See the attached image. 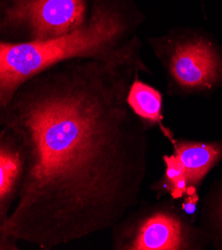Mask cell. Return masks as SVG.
<instances>
[{
  "label": "cell",
  "instance_id": "cell-8",
  "mask_svg": "<svg viewBox=\"0 0 222 250\" xmlns=\"http://www.w3.org/2000/svg\"><path fill=\"white\" fill-rule=\"evenodd\" d=\"M162 94L158 89L142 82L140 77L135 79L128 94V103L134 113L152 128L159 126L169 140L174 135L162 124Z\"/></svg>",
  "mask_w": 222,
  "mask_h": 250
},
{
  "label": "cell",
  "instance_id": "cell-9",
  "mask_svg": "<svg viewBox=\"0 0 222 250\" xmlns=\"http://www.w3.org/2000/svg\"><path fill=\"white\" fill-rule=\"evenodd\" d=\"M200 227L209 237V247L222 250V172L202 198Z\"/></svg>",
  "mask_w": 222,
  "mask_h": 250
},
{
  "label": "cell",
  "instance_id": "cell-6",
  "mask_svg": "<svg viewBox=\"0 0 222 250\" xmlns=\"http://www.w3.org/2000/svg\"><path fill=\"white\" fill-rule=\"evenodd\" d=\"M168 141L172 146L170 156L186 181L187 194H196L207 174L222 162V140L201 142L172 137Z\"/></svg>",
  "mask_w": 222,
  "mask_h": 250
},
{
  "label": "cell",
  "instance_id": "cell-7",
  "mask_svg": "<svg viewBox=\"0 0 222 250\" xmlns=\"http://www.w3.org/2000/svg\"><path fill=\"white\" fill-rule=\"evenodd\" d=\"M24 161L13 138L0 130V224L7 218L18 196Z\"/></svg>",
  "mask_w": 222,
  "mask_h": 250
},
{
  "label": "cell",
  "instance_id": "cell-4",
  "mask_svg": "<svg viewBox=\"0 0 222 250\" xmlns=\"http://www.w3.org/2000/svg\"><path fill=\"white\" fill-rule=\"evenodd\" d=\"M117 250H204L209 237L175 198L140 203L112 229Z\"/></svg>",
  "mask_w": 222,
  "mask_h": 250
},
{
  "label": "cell",
  "instance_id": "cell-1",
  "mask_svg": "<svg viewBox=\"0 0 222 250\" xmlns=\"http://www.w3.org/2000/svg\"><path fill=\"white\" fill-rule=\"evenodd\" d=\"M144 61L73 59L24 82L0 107V129L24 161L0 224V249L50 250L112 229L141 203L152 129L131 109Z\"/></svg>",
  "mask_w": 222,
  "mask_h": 250
},
{
  "label": "cell",
  "instance_id": "cell-2",
  "mask_svg": "<svg viewBox=\"0 0 222 250\" xmlns=\"http://www.w3.org/2000/svg\"><path fill=\"white\" fill-rule=\"evenodd\" d=\"M144 21L134 0H93L88 20L65 35L31 43L0 41V107L24 82L61 62L143 61L137 31Z\"/></svg>",
  "mask_w": 222,
  "mask_h": 250
},
{
  "label": "cell",
  "instance_id": "cell-3",
  "mask_svg": "<svg viewBox=\"0 0 222 250\" xmlns=\"http://www.w3.org/2000/svg\"><path fill=\"white\" fill-rule=\"evenodd\" d=\"M146 41L164 72L169 97L210 98L222 89V45L212 32L176 26Z\"/></svg>",
  "mask_w": 222,
  "mask_h": 250
},
{
  "label": "cell",
  "instance_id": "cell-5",
  "mask_svg": "<svg viewBox=\"0 0 222 250\" xmlns=\"http://www.w3.org/2000/svg\"><path fill=\"white\" fill-rule=\"evenodd\" d=\"M93 0H0V41H48L80 27Z\"/></svg>",
  "mask_w": 222,
  "mask_h": 250
},
{
  "label": "cell",
  "instance_id": "cell-10",
  "mask_svg": "<svg viewBox=\"0 0 222 250\" xmlns=\"http://www.w3.org/2000/svg\"><path fill=\"white\" fill-rule=\"evenodd\" d=\"M200 2H201V4H202V11H203L204 15L206 16V14H205V6H204V1H203V0H200Z\"/></svg>",
  "mask_w": 222,
  "mask_h": 250
}]
</instances>
